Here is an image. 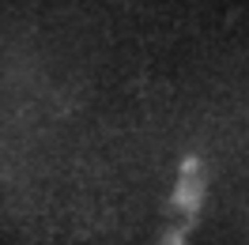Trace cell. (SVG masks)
<instances>
[]
</instances>
